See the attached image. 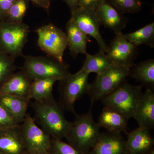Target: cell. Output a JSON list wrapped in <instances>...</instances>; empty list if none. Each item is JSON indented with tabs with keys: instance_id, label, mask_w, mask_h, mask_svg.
Listing matches in <instances>:
<instances>
[{
	"instance_id": "obj_34",
	"label": "cell",
	"mask_w": 154,
	"mask_h": 154,
	"mask_svg": "<svg viewBox=\"0 0 154 154\" xmlns=\"http://www.w3.org/2000/svg\"><path fill=\"white\" fill-rule=\"evenodd\" d=\"M147 154H154V149H152Z\"/></svg>"
},
{
	"instance_id": "obj_8",
	"label": "cell",
	"mask_w": 154,
	"mask_h": 154,
	"mask_svg": "<svg viewBox=\"0 0 154 154\" xmlns=\"http://www.w3.org/2000/svg\"><path fill=\"white\" fill-rule=\"evenodd\" d=\"M37 43L42 50L51 57L63 63L64 53L68 46L66 34L52 24L37 28Z\"/></svg>"
},
{
	"instance_id": "obj_25",
	"label": "cell",
	"mask_w": 154,
	"mask_h": 154,
	"mask_svg": "<svg viewBox=\"0 0 154 154\" xmlns=\"http://www.w3.org/2000/svg\"><path fill=\"white\" fill-rule=\"evenodd\" d=\"M28 0H17L7 12L5 17L9 23H22L28 10Z\"/></svg>"
},
{
	"instance_id": "obj_4",
	"label": "cell",
	"mask_w": 154,
	"mask_h": 154,
	"mask_svg": "<svg viewBox=\"0 0 154 154\" xmlns=\"http://www.w3.org/2000/svg\"><path fill=\"white\" fill-rule=\"evenodd\" d=\"M24 58L22 70L32 81L48 78L60 81L71 74L66 65L51 57L28 55Z\"/></svg>"
},
{
	"instance_id": "obj_27",
	"label": "cell",
	"mask_w": 154,
	"mask_h": 154,
	"mask_svg": "<svg viewBox=\"0 0 154 154\" xmlns=\"http://www.w3.org/2000/svg\"><path fill=\"white\" fill-rule=\"evenodd\" d=\"M110 4L121 14L138 13L142 9V0H109Z\"/></svg>"
},
{
	"instance_id": "obj_18",
	"label": "cell",
	"mask_w": 154,
	"mask_h": 154,
	"mask_svg": "<svg viewBox=\"0 0 154 154\" xmlns=\"http://www.w3.org/2000/svg\"><path fill=\"white\" fill-rule=\"evenodd\" d=\"M128 121V119L118 111L105 106L99 116L98 123L100 128H105L107 131L127 134Z\"/></svg>"
},
{
	"instance_id": "obj_29",
	"label": "cell",
	"mask_w": 154,
	"mask_h": 154,
	"mask_svg": "<svg viewBox=\"0 0 154 154\" xmlns=\"http://www.w3.org/2000/svg\"><path fill=\"white\" fill-rule=\"evenodd\" d=\"M20 124L17 119L0 103V129L16 127Z\"/></svg>"
},
{
	"instance_id": "obj_2",
	"label": "cell",
	"mask_w": 154,
	"mask_h": 154,
	"mask_svg": "<svg viewBox=\"0 0 154 154\" xmlns=\"http://www.w3.org/2000/svg\"><path fill=\"white\" fill-rule=\"evenodd\" d=\"M91 107L87 113L78 115L67 135L68 143L82 154H90L100 135V127L93 118Z\"/></svg>"
},
{
	"instance_id": "obj_35",
	"label": "cell",
	"mask_w": 154,
	"mask_h": 154,
	"mask_svg": "<svg viewBox=\"0 0 154 154\" xmlns=\"http://www.w3.org/2000/svg\"><path fill=\"white\" fill-rule=\"evenodd\" d=\"M0 154H6L2 152H0Z\"/></svg>"
},
{
	"instance_id": "obj_19",
	"label": "cell",
	"mask_w": 154,
	"mask_h": 154,
	"mask_svg": "<svg viewBox=\"0 0 154 154\" xmlns=\"http://www.w3.org/2000/svg\"><path fill=\"white\" fill-rule=\"evenodd\" d=\"M66 31L68 46L71 55L76 58L79 54H86L87 43L89 41L88 35L77 27L71 18L66 23Z\"/></svg>"
},
{
	"instance_id": "obj_15",
	"label": "cell",
	"mask_w": 154,
	"mask_h": 154,
	"mask_svg": "<svg viewBox=\"0 0 154 154\" xmlns=\"http://www.w3.org/2000/svg\"><path fill=\"white\" fill-rule=\"evenodd\" d=\"M19 126L0 129V152L6 154H28Z\"/></svg>"
},
{
	"instance_id": "obj_7",
	"label": "cell",
	"mask_w": 154,
	"mask_h": 154,
	"mask_svg": "<svg viewBox=\"0 0 154 154\" xmlns=\"http://www.w3.org/2000/svg\"><path fill=\"white\" fill-rule=\"evenodd\" d=\"M30 29L25 23L5 22L0 27V46L4 53L14 58L23 56Z\"/></svg>"
},
{
	"instance_id": "obj_3",
	"label": "cell",
	"mask_w": 154,
	"mask_h": 154,
	"mask_svg": "<svg viewBox=\"0 0 154 154\" xmlns=\"http://www.w3.org/2000/svg\"><path fill=\"white\" fill-rule=\"evenodd\" d=\"M143 94L142 86L134 85L125 81L100 101L105 107L118 111L129 120L134 116Z\"/></svg>"
},
{
	"instance_id": "obj_11",
	"label": "cell",
	"mask_w": 154,
	"mask_h": 154,
	"mask_svg": "<svg viewBox=\"0 0 154 154\" xmlns=\"http://www.w3.org/2000/svg\"><path fill=\"white\" fill-rule=\"evenodd\" d=\"M71 19L80 30L87 35L92 36L97 42L100 50L105 53L107 45L99 30L100 24L95 11L79 7L71 13Z\"/></svg>"
},
{
	"instance_id": "obj_30",
	"label": "cell",
	"mask_w": 154,
	"mask_h": 154,
	"mask_svg": "<svg viewBox=\"0 0 154 154\" xmlns=\"http://www.w3.org/2000/svg\"><path fill=\"white\" fill-rule=\"evenodd\" d=\"M105 0H79L78 8H86L95 11Z\"/></svg>"
},
{
	"instance_id": "obj_28",
	"label": "cell",
	"mask_w": 154,
	"mask_h": 154,
	"mask_svg": "<svg viewBox=\"0 0 154 154\" xmlns=\"http://www.w3.org/2000/svg\"><path fill=\"white\" fill-rule=\"evenodd\" d=\"M48 154H82L68 143L51 138Z\"/></svg>"
},
{
	"instance_id": "obj_1",
	"label": "cell",
	"mask_w": 154,
	"mask_h": 154,
	"mask_svg": "<svg viewBox=\"0 0 154 154\" xmlns=\"http://www.w3.org/2000/svg\"><path fill=\"white\" fill-rule=\"evenodd\" d=\"M34 121L51 138L62 140L66 138L71 126L65 117L62 108L53 96L41 101H34L32 105Z\"/></svg>"
},
{
	"instance_id": "obj_22",
	"label": "cell",
	"mask_w": 154,
	"mask_h": 154,
	"mask_svg": "<svg viewBox=\"0 0 154 154\" xmlns=\"http://www.w3.org/2000/svg\"><path fill=\"white\" fill-rule=\"evenodd\" d=\"M85 55L86 59L81 69L88 73L100 74L113 64L107 54L100 50L93 55L88 53Z\"/></svg>"
},
{
	"instance_id": "obj_31",
	"label": "cell",
	"mask_w": 154,
	"mask_h": 154,
	"mask_svg": "<svg viewBox=\"0 0 154 154\" xmlns=\"http://www.w3.org/2000/svg\"><path fill=\"white\" fill-rule=\"evenodd\" d=\"M36 7L45 10H48L50 8L53 0H28Z\"/></svg>"
},
{
	"instance_id": "obj_5",
	"label": "cell",
	"mask_w": 154,
	"mask_h": 154,
	"mask_svg": "<svg viewBox=\"0 0 154 154\" xmlns=\"http://www.w3.org/2000/svg\"><path fill=\"white\" fill-rule=\"evenodd\" d=\"M90 74L80 69L74 74H70L59 81L60 103L63 109L76 114L75 105L77 100L85 94L90 89Z\"/></svg>"
},
{
	"instance_id": "obj_26",
	"label": "cell",
	"mask_w": 154,
	"mask_h": 154,
	"mask_svg": "<svg viewBox=\"0 0 154 154\" xmlns=\"http://www.w3.org/2000/svg\"><path fill=\"white\" fill-rule=\"evenodd\" d=\"M16 69L14 58L4 53L0 54V87L14 74Z\"/></svg>"
},
{
	"instance_id": "obj_14",
	"label": "cell",
	"mask_w": 154,
	"mask_h": 154,
	"mask_svg": "<svg viewBox=\"0 0 154 154\" xmlns=\"http://www.w3.org/2000/svg\"><path fill=\"white\" fill-rule=\"evenodd\" d=\"M127 134L126 144L129 154H147L154 149V139L149 130L138 127Z\"/></svg>"
},
{
	"instance_id": "obj_24",
	"label": "cell",
	"mask_w": 154,
	"mask_h": 154,
	"mask_svg": "<svg viewBox=\"0 0 154 154\" xmlns=\"http://www.w3.org/2000/svg\"><path fill=\"white\" fill-rule=\"evenodd\" d=\"M125 37L137 47L145 45L154 47V22L148 24L134 32L124 34Z\"/></svg>"
},
{
	"instance_id": "obj_13",
	"label": "cell",
	"mask_w": 154,
	"mask_h": 154,
	"mask_svg": "<svg viewBox=\"0 0 154 154\" xmlns=\"http://www.w3.org/2000/svg\"><path fill=\"white\" fill-rule=\"evenodd\" d=\"M95 12L100 25L113 31L115 34L122 33L126 27L128 18L106 0L100 4Z\"/></svg>"
},
{
	"instance_id": "obj_6",
	"label": "cell",
	"mask_w": 154,
	"mask_h": 154,
	"mask_svg": "<svg viewBox=\"0 0 154 154\" xmlns=\"http://www.w3.org/2000/svg\"><path fill=\"white\" fill-rule=\"evenodd\" d=\"M130 69L113 64L104 72L97 75L96 79L90 84L88 94L91 105L111 94L129 76Z\"/></svg>"
},
{
	"instance_id": "obj_32",
	"label": "cell",
	"mask_w": 154,
	"mask_h": 154,
	"mask_svg": "<svg viewBox=\"0 0 154 154\" xmlns=\"http://www.w3.org/2000/svg\"><path fill=\"white\" fill-rule=\"evenodd\" d=\"M17 0H0V14L5 16L12 5Z\"/></svg>"
},
{
	"instance_id": "obj_20",
	"label": "cell",
	"mask_w": 154,
	"mask_h": 154,
	"mask_svg": "<svg viewBox=\"0 0 154 154\" xmlns=\"http://www.w3.org/2000/svg\"><path fill=\"white\" fill-rule=\"evenodd\" d=\"M30 99L10 95H0V103L5 107L21 123L27 114Z\"/></svg>"
},
{
	"instance_id": "obj_16",
	"label": "cell",
	"mask_w": 154,
	"mask_h": 154,
	"mask_svg": "<svg viewBox=\"0 0 154 154\" xmlns=\"http://www.w3.org/2000/svg\"><path fill=\"white\" fill-rule=\"evenodd\" d=\"M134 118L139 127L150 130L154 127V93L151 88L143 93Z\"/></svg>"
},
{
	"instance_id": "obj_9",
	"label": "cell",
	"mask_w": 154,
	"mask_h": 154,
	"mask_svg": "<svg viewBox=\"0 0 154 154\" xmlns=\"http://www.w3.org/2000/svg\"><path fill=\"white\" fill-rule=\"evenodd\" d=\"M19 127L28 154H48L51 137L37 125L30 114L27 113Z\"/></svg>"
},
{
	"instance_id": "obj_33",
	"label": "cell",
	"mask_w": 154,
	"mask_h": 154,
	"mask_svg": "<svg viewBox=\"0 0 154 154\" xmlns=\"http://www.w3.org/2000/svg\"><path fill=\"white\" fill-rule=\"evenodd\" d=\"M64 2L67 5L71 11V13L73 12L78 8L79 0H63Z\"/></svg>"
},
{
	"instance_id": "obj_10",
	"label": "cell",
	"mask_w": 154,
	"mask_h": 154,
	"mask_svg": "<svg viewBox=\"0 0 154 154\" xmlns=\"http://www.w3.org/2000/svg\"><path fill=\"white\" fill-rule=\"evenodd\" d=\"M106 54L113 64L131 69L135 64L137 47L128 41L123 33H118L107 46Z\"/></svg>"
},
{
	"instance_id": "obj_17",
	"label": "cell",
	"mask_w": 154,
	"mask_h": 154,
	"mask_svg": "<svg viewBox=\"0 0 154 154\" xmlns=\"http://www.w3.org/2000/svg\"><path fill=\"white\" fill-rule=\"evenodd\" d=\"M32 82L22 70L15 72L0 87V95H13L28 98Z\"/></svg>"
},
{
	"instance_id": "obj_23",
	"label": "cell",
	"mask_w": 154,
	"mask_h": 154,
	"mask_svg": "<svg viewBox=\"0 0 154 154\" xmlns=\"http://www.w3.org/2000/svg\"><path fill=\"white\" fill-rule=\"evenodd\" d=\"M57 81L56 78L33 80L31 83L28 98L34 101H41L53 96V88Z\"/></svg>"
},
{
	"instance_id": "obj_21",
	"label": "cell",
	"mask_w": 154,
	"mask_h": 154,
	"mask_svg": "<svg viewBox=\"0 0 154 154\" xmlns=\"http://www.w3.org/2000/svg\"><path fill=\"white\" fill-rule=\"evenodd\" d=\"M149 88L154 86V60H147L134 65L130 69L129 75Z\"/></svg>"
},
{
	"instance_id": "obj_12",
	"label": "cell",
	"mask_w": 154,
	"mask_h": 154,
	"mask_svg": "<svg viewBox=\"0 0 154 154\" xmlns=\"http://www.w3.org/2000/svg\"><path fill=\"white\" fill-rule=\"evenodd\" d=\"M90 154H129L122 133L100 132Z\"/></svg>"
}]
</instances>
